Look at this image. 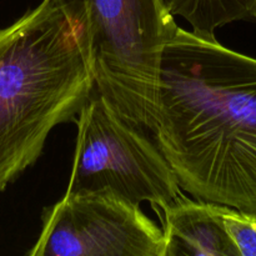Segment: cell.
Instances as JSON below:
<instances>
[{"label": "cell", "instance_id": "cell-1", "mask_svg": "<svg viewBox=\"0 0 256 256\" xmlns=\"http://www.w3.org/2000/svg\"><path fill=\"white\" fill-rule=\"evenodd\" d=\"M152 138L182 190L256 218V59L178 28Z\"/></svg>", "mask_w": 256, "mask_h": 256}, {"label": "cell", "instance_id": "cell-2", "mask_svg": "<svg viewBox=\"0 0 256 256\" xmlns=\"http://www.w3.org/2000/svg\"><path fill=\"white\" fill-rule=\"evenodd\" d=\"M95 92L82 25L42 0L0 29V192L35 164L55 126Z\"/></svg>", "mask_w": 256, "mask_h": 256}, {"label": "cell", "instance_id": "cell-3", "mask_svg": "<svg viewBox=\"0 0 256 256\" xmlns=\"http://www.w3.org/2000/svg\"><path fill=\"white\" fill-rule=\"evenodd\" d=\"M84 28L95 92L152 134L162 52L178 30L162 0H55Z\"/></svg>", "mask_w": 256, "mask_h": 256}, {"label": "cell", "instance_id": "cell-4", "mask_svg": "<svg viewBox=\"0 0 256 256\" xmlns=\"http://www.w3.org/2000/svg\"><path fill=\"white\" fill-rule=\"evenodd\" d=\"M75 122L78 134L66 192L108 189L152 208L182 195L176 175L154 138L122 118L102 95L94 92Z\"/></svg>", "mask_w": 256, "mask_h": 256}, {"label": "cell", "instance_id": "cell-5", "mask_svg": "<svg viewBox=\"0 0 256 256\" xmlns=\"http://www.w3.org/2000/svg\"><path fill=\"white\" fill-rule=\"evenodd\" d=\"M42 219L30 256H165L162 229L112 190L65 192Z\"/></svg>", "mask_w": 256, "mask_h": 256}, {"label": "cell", "instance_id": "cell-6", "mask_svg": "<svg viewBox=\"0 0 256 256\" xmlns=\"http://www.w3.org/2000/svg\"><path fill=\"white\" fill-rule=\"evenodd\" d=\"M226 206L180 195L170 204L152 208L162 220L165 256H239L224 224Z\"/></svg>", "mask_w": 256, "mask_h": 256}, {"label": "cell", "instance_id": "cell-7", "mask_svg": "<svg viewBox=\"0 0 256 256\" xmlns=\"http://www.w3.org/2000/svg\"><path fill=\"white\" fill-rule=\"evenodd\" d=\"M174 16L186 20L192 32L216 39L219 28L234 22H256V0H162Z\"/></svg>", "mask_w": 256, "mask_h": 256}, {"label": "cell", "instance_id": "cell-8", "mask_svg": "<svg viewBox=\"0 0 256 256\" xmlns=\"http://www.w3.org/2000/svg\"><path fill=\"white\" fill-rule=\"evenodd\" d=\"M224 224L239 256H256V218L226 206Z\"/></svg>", "mask_w": 256, "mask_h": 256}]
</instances>
